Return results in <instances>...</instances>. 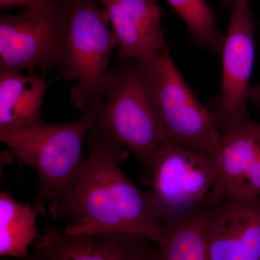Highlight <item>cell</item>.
Returning a JSON list of instances; mask_svg holds the SVG:
<instances>
[{"mask_svg": "<svg viewBox=\"0 0 260 260\" xmlns=\"http://www.w3.org/2000/svg\"><path fill=\"white\" fill-rule=\"evenodd\" d=\"M140 69L154 112L167 140L216 159L223 135L214 112L200 102L171 56L167 44Z\"/></svg>", "mask_w": 260, "mask_h": 260, "instance_id": "3957f363", "label": "cell"}, {"mask_svg": "<svg viewBox=\"0 0 260 260\" xmlns=\"http://www.w3.org/2000/svg\"><path fill=\"white\" fill-rule=\"evenodd\" d=\"M145 180L167 217L218 206L225 198L213 157L167 140L155 155Z\"/></svg>", "mask_w": 260, "mask_h": 260, "instance_id": "52a82bcc", "label": "cell"}, {"mask_svg": "<svg viewBox=\"0 0 260 260\" xmlns=\"http://www.w3.org/2000/svg\"><path fill=\"white\" fill-rule=\"evenodd\" d=\"M247 99L254 103L260 111V84L255 86H250L248 90Z\"/></svg>", "mask_w": 260, "mask_h": 260, "instance_id": "ac0fdd59", "label": "cell"}, {"mask_svg": "<svg viewBox=\"0 0 260 260\" xmlns=\"http://www.w3.org/2000/svg\"><path fill=\"white\" fill-rule=\"evenodd\" d=\"M121 61L116 70L108 72L104 83L105 107L92 128L109 133L125 146L146 174L167 137L150 102L139 58Z\"/></svg>", "mask_w": 260, "mask_h": 260, "instance_id": "5b68a950", "label": "cell"}, {"mask_svg": "<svg viewBox=\"0 0 260 260\" xmlns=\"http://www.w3.org/2000/svg\"><path fill=\"white\" fill-rule=\"evenodd\" d=\"M69 30L61 78L75 80L70 99L83 114H99L105 107L104 83L117 41L109 28L107 11L93 0L66 4Z\"/></svg>", "mask_w": 260, "mask_h": 260, "instance_id": "277c9868", "label": "cell"}, {"mask_svg": "<svg viewBox=\"0 0 260 260\" xmlns=\"http://www.w3.org/2000/svg\"><path fill=\"white\" fill-rule=\"evenodd\" d=\"M41 212L16 201L7 191L0 192V255L27 259L29 247L41 236L36 229Z\"/></svg>", "mask_w": 260, "mask_h": 260, "instance_id": "9a60e30c", "label": "cell"}, {"mask_svg": "<svg viewBox=\"0 0 260 260\" xmlns=\"http://www.w3.org/2000/svg\"><path fill=\"white\" fill-rule=\"evenodd\" d=\"M210 260H260V196H225L207 222Z\"/></svg>", "mask_w": 260, "mask_h": 260, "instance_id": "30bf717a", "label": "cell"}, {"mask_svg": "<svg viewBox=\"0 0 260 260\" xmlns=\"http://www.w3.org/2000/svg\"><path fill=\"white\" fill-rule=\"evenodd\" d=\"M7 260V259H3ZM26 260H50L48 259L47 256H44V254H42V253L39 252V251H36L35 254H34L32 256H30V258H28Z\"/></svg>", "mask_w": 260, "mask_h": 260, "instance_id": "d6986e66", "label": "cell"}, {"mask_svg": "<svg viewBox=\"0 0 260 260\" xmlns=\"http://www.w3.org/2000/svg\"><path fill=\"white\" fill-rule=\"evenodd\" d=\"M69 30L68 5L51 0L0 18V74L61 66Z\"/></svg>", "mask_w": 260, "mask_h": 260, "instance_id": "8992f818", "label": "cell"}, {"mask_svg": "<svg viewBox=\"0 0 260 260\" xmlns=\"http://www.w3.org/2000/svg\"><path fill=\"white\" fill-rule=\"evenodd\" d=\"M50 83L45 75L0 74V135L44 124L41 110Z\"/></svg>", "mask_w": 260, "mask_h": 260, "instance_id": "4fadbf2b", "label": "cell"}, {"mask_svg": "<svg viewBox=\"0 0 260 260\" xmlns=\"http://www.w3.org/2000/svg\"><path fill=\"white\" fill-rule=\"evenodd\" d=\"M216 160L225 196H260V123L249 120L224 133Z\"/></svg>", "mask_w": 260, "mask_h": 260, "instance_id": "7c38bea8", "label": "cell"}, {"mask_svg": "<svg viewBox=\"0 0 260 260\" xmlns=\"http://www.w3.org/2000/svg\"><path fill=\"white\" fill-rule=\"evenodd\" d=\"M86 170L64 198L49 205L51 216L70 220L67 234L129 233L160 244L165 215L155 195L139 189L121 171L129 150L106 132L90 128Z\"/></svg>", "mask_w": 260, "mask_h": 260, "instance_id": "6da1fadb", "label": "cell"}, {"mask_svg": "<svg viewBox=\"0 0 260 260\" xmlns=\"http://www.w3.org/2000/svg\"><path fill=\"white\" fill-rule=\"evenodd\" d=\"M222 51L223 75L218 109L214 112L224 133L251 120L246 108L254 59V21L249 0H234Z\"/></svg>", "mask_w": 260, "mask_h": 260, "instance_id": "ba28073f", "label": "cell"}, {"mask_svg": "<svg viewBox=\"0 0 260 260\" xmlns=\"http://www.w3.org/2000/svg\"><path fill=\"white\" fill-rule=\"evenodd\" d=\"M167 1L184 20L194 42L222 53L225 37L219 31L213 10L205 0Z\"/></svg>", "mask_w": 260, "mask_h": 260, "instance_id": "2e32d148", "label": "cell"}, {"mask_svg": "<svg viewBox=\"0 0 260 260\" xmlns=\"http://www.w3.org/2000/svg\"><path fill=\"white\" fill-rule=\"evenodd\" d=\"M56 1L64 3V4H69V3H73V2L75 1H80V0H56ZM93 1L96 2L97 3L101 5V0H93Z\"/></svg>", "mask_w": 260, "mask_h": 260, "instance_id": "ffe728a7", "label": "cell"}, {"mask_svg": "<svg viewBox=\"0 0 260 260\" xmlns=\"http://www.w3.org/2000/svg\"><path fill=\"white\" fill-rule=\"evenodd\" d=\"M99 114H83L60 124L44 123L16 133L0 135L22 166L37 171L39 188L34 207L42 215L46 206L64 198L77 186L86 170L84 141Z\"/></svg>", "mask_w": 260, "mask_h": 260, "instance_id": "7a4b0ae2", "label": "cell"}, {"mask_svg": "<svg viewBox=\"0 0 260 260\" xmlns=\"http://www.w3.org/2000/svg\"><path fill=\"white\" fill-rule=\"evenodd\" d=\"M51 0H0L1 9L12 8V7H25V8L32 5L42 4Z\"/></svg>", "mask_w": 260, "mask_h": 260, "instance_id": "e0dca14e", "label": "cell"}, {"mask_svg": "<svg viewBox=\"0 0 260 260\" xmlns=\"http://www.w3.org/2000/svg\"><path fill=\"white\" fill-rule=\"evenodd\" d=\"M213 210L200 208L164 218L155 260H210L207 222Z\"/></svg>", "mask_w": 260, "mask_h": 260, "instance_id": "5bb4252c", "label": "cell"}, {"mask_svg": "<svg viewBox=\"0 0 260 260\" xmlns=\"http://www.w3.org/2000/svg\"><path fill=\"white\" fill-rule=\"evenodd\" d=\"M234 0H224V2H225V4H229L231 5L234 2Z\"/></svg>", "mask_w": 260, "mask_h": 260, "instance_id": "44dd1931", "label": "cell"}, {"mask_svg": "<svg viewBox=\"0 0 260 260\" xmlns=\"http://www.w3.org/2000/svg\"><path fill=\"white\" fill-rule=\"evenodd\" d=\"M117 41L118 59H154L166 42L156 0H101Z\"/></svg>", "mask_w": 260, "mask_h": 260, "instance_id": "8fae6325", "label": "cell"}, {"mask_svg": "<svg viewBox=\"0 0 260 260\" xmlns=\"http://www.w3.org/2000/svg\"><path fill=\"white\" fill-rule=\"evenodd\" d=\"M149 242L142 236L124 232L70 235L49 225L35 245L50 260H155L158 248Z\"/></svg>", "mask_w": 260, "mask_h": 260, "instance_id": "9c48e42d", "label": "cell"}]
</instances>
